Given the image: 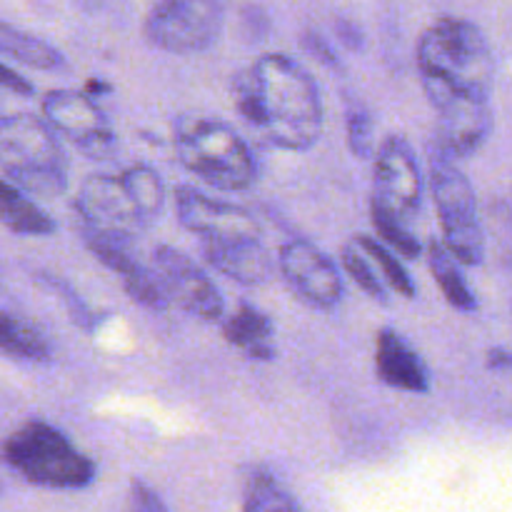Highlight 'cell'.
I'll return each instance as SVG.
<instances>
[{
	"label": "cell",
	"instance_id": "cell-13",
	"mask_svg": "<svg viewBox=\"0 0 512 512\" xmlns=\"http://www.w3.org/2000/svg\"><path fill=\"white\" fill-rule=\"evenodd\" d=\"M80 240L105 268L120 275V283H123V290L128 293L130 300H135V303L148 310L168 308L170 300L165 295L163 283H160L153 268L140 263L133 250V240L83 228V225H80Z\"/></svg>",
	"mask_w": 512,
	"mask_h": 512
},
{
	"label": "cell",
	"instance_id": "cell-5",
	"mask_svg": "<svg viewBox=\"0 0 512 512\" xmlns=\"http://www.w3.org/2000/svg\"><path fill=\"white\" fill-rule=\"evenodd\" d=\"M0 170L8 183L38 198L68 190V160L43 118L30 113L0 118Z\"/></svg>",
	"mask_w": 512,
	"mask_h": 512
},
{
	"label": "cell",
	"instance_id": "cell-28",
	"mask_svg": "<svg viewBox=\"0 0 512 512\" xmlns=\"http://www.w3.org/2000/svg\"><path fill=\"white\" fill-rule=\"evenodd\" d=\"M38 280L45 285V288L53 290V293L58 295L60 300H63L65 308H68V313H70V320H73L78 328H83V330H93L95 328L93 313H90L88 305H85L83 300L78 298V293H75V290L70 288L68 283H63V280L55 278V275H45V273H40Z\"/></svg>",
	"mask_w": 512,
	"mask_h": 512
},
{
	"label": "cell",
	"instance_id": "cell-19",
	"mask_svg": "<svg viewBox=\"0 0 512 512\" xmlns=\"http://www.w3.org/2000/svg\"><path fill=\"white\" fill-rule=\"evenodd\" d=\"M0 353L23 363L45 365L53 360V345L33 323L0 310Z\"/></svg>",
	"mask_w": 512,
	"mask_h": 512
},
{
	"label": "cell",
	"instance_id": "cell-7",
	"mask_svg": "<svg viewBox=\"0 0 512 512\" xmlns=\"http://www.w3.org/2000/svg\"><path fill=\"white\" fill-rule=\"evenodd\" d=\"M223 0H155L143 33L153 48L175 55L203 53L223 30Z\"/></svg>",
	"mask_w": 512,
	"mask_h": 512
},
{
	"label": "cell",
	"instance_id": "cell-11",
	"mask_svg": "<svg viewBox=\"0 0 512 512\" xmlns=\"http://www.w3.org/2000/svg\"><path fill=\"white\" fill-rule=\"evenodd\" d=\"M153 270L163 283L170 303L180 305L185 313L195 315L205 323H218L223 318L225 305L220 290L183 250L173 248V245H158L153 253Z\"/></svg>",
	"mask_w": 512,
	"mask_h": 512
},
{
	"label": "cell",
	"instance_id": "cell-35",
	"mask_svg": "<svg viewBox=\"0 0 512 512\" xmlns=\"http://www.w3.org/2000/svg\"><path fill=\"white\" fill-rule=\"evenodd\" d=\"M0 493H3V485H0Z\"/></svg>",
	"mask_w": 512,
	"mask_h": 512
},
{
	"label": "cell",
	"instance_id": "cell-10",
	"mask_svg": "<svg viewBox=\"0 0 512 512\" xmlns=\"http://www.w3.org/2000/svg\"><path fill=\"white\" fill-rule=\"evenodd\" d=\"M75 210L83 228L128 240L138 238L148 228V220L138 210L120 175H88L78 188Z\"/></svg>",
	"mask_w": 512,
	"mask_h": 512
},
{
	"label": "cell",
	"instance_id": "cell-1",
	"mask_svg": "<svg viewBox=\"0 0 512 512\" xmlns=\"http://www.w3.org/2000/svg\"><path fill=\"white\" fill-rule=\"evenodd\" d=\"M233 105L260 143L308 150L323 133V98L313 75L280 53H268L233 78Z\"/></svg>",
	"mask_w": 512,
	"mask_h": 512
},
{
	"label": "cell",
	"instance_id": "cell-30",
	"mask_svg": "<svg viewBox=\"0 0 512 512\" xmlns=\"http://www.w3.org/2000/svg\"><path fill=\"white\" fill-rule=\"evenodd\" d=\"M0 88L10 90L15 95H33L35 88L28 78H23L20 73H15L13 68H8L5 63H0Z\"/></svg>",
	"mask_w": 512,
	"mask_h": 512
},
{
	"label": "cell",
	"instance_id": "cell-14",
	"mask_svg": "<svg viewBox=\"0 0 512 512\" xmlns=\"http://www.w3.org/2000/svg\"><path fill=\"white\" fill-rule=\"evenodd\" d=\"M200 253L210 268L240 285H263L273 275V260L258 233L200 238Z\"/></svg>",
	"mask_w": 512,
	"mask_h": 512
},
{
	"label": "cell",
	"instance_id": "cell-23",
	"mask_svg": "<svg viewBox=\"0 0 512 512\" xmlns=\"http://www.w3.org/2000/svg\"><path fill=\"white\" fill-rule=\"evenodd\" d=\"M353 243L358 245L360 253L373 263V268H378L383 285L388 283L390 288L398 295H403V298H415L413 278H410V273L405 270V265L395 258V253H390L378 238H370V235H355Z\"/></svg>",
	"mask_w": 512,
	"mask_h": 512
},
{
	"label": "cell",
	"instance_id": "cell-25",
	"mask_svg": "<svg viewBox=\"0 0 512 512\" xmlns=\"http://www.w3.org/2000/svg\"><path fill=\"white\" fill-rule=\"evenodd\" d=\"M370 218H373L375 233H378L380 238L395 250V253L403 255V258L408 260L420 258L423 245H420V240L415 238V233L410 230V223H405V220H400L398 215L388 213V210H383L375 203H370Z\"/></svg>",
	"mask_w": 512,
	"mask_h": 512
},
{
	"label": "cell",
	"instance_id": "cell-16",
	"mask_svg": "<svg viewBox=\"0 0 512 512\" xmlns=\"http://www.w3.org/2000/svg\"><path fill=\"white\" fill-rule=\"evenodd\" d=\"M375 373L385 385L403 393H428L430 373L408 340L395 330L383 328L375 340Z\"/></svg>",
	"mask_w": 512,
	"mask_h": 512
},
{
	"label": "cell",
	"instance_id": "cell-2",
	"mask_svg": "<svg viewBox=\"0 0 512 512\" xmlns=\"http://www.w3.org/2000/svg\"><path fill=\"white\" fill-rule=\"evenodd\" d=\"M418 70L438 115L468 105H490L495 58L483 30L470 20H435L420 35Z\"/></svg>",
	"mask_w": 512,
	"mask_h": 512
},
{
	"label": "cell",
	"instance_id": "cell-32",
	"mask_svg": "<svg viewBox=\"0 0 512 512\" xmlns=\"http://www.w3.org/2000/svg\"><path fill=\"white\" fill-rule=\"evenodd\" d=\"M488 368L490 370H508L512 373V353L510 350H503V348H493L488 353Z\"/></svg>",
	"mask_w": 512,
	"mask_h": 512
},
{
	"label": "cell",
	"instance_id": "cell-4",
	"mask_svg": "<svg viewBox=\"0 0 512 512\" xmlns=\"http://www.w3.org/2000/svg\"><path fill=\"white\" fill-rule=\"evenodd\" d=\"M0 463L30 485L83 490L95 480V463L68 435L45 420H25L0 443Z\"/></svg>",
	"mask_w": 512,
	"mask_h": 512
},
{
	"label": "cell",
	"instance_id": "cell-26",
	"mask_svg": "<svg viewBox=\"0 0 512 512\" xmlns=\"http://www.w3.org/2000/svg\"><path fill=\"white\" fill-rule=\"evenodd\" d=\"M345 135H348V148L355 158L370 160L378 150L373 113L358 100H350L348 110H345Z\"/></svg>",
	"mask_w": 512,
	"mask_h": 512
},
{
	"label": "cell",
	"instance_id": "cell-21",
	"mask_svg": "<svg viewBox=\"0 0 512 512\" xmlns=\"http://www.w3.org/2000/svg\"><path fill=\"white\" fill-rule=\"evenodd\" d=\"M0 55H8L35 70H60L65 65L63 53L58 48L45 43L43 38H35V35L5 23V20H0Z\"/></svg>",
	"mask_w": 512,
	"mask_h": 512
},
{
	"label": "cell",
	"instance_id": "cell-3",
	"mask_svg": "<svg viewBox=\"0 0 512 512\" xmlns=\"http://www.w3.org/2000/svg\"><path fill=\"white\" fill-rule=\"evenodd\" d=\"M173 148L180 165L215 190L240 193L258 178V163L250 145L220 118L178 115L173 120Z\"/></svg>",
	"mask_w": 512,
	"mask_h": 512
},
{
	"label": "cell",
	"instance_id": "cell-31",
	"mask_svg": "<svg viewBox=\"0 0 512 512\" xmlns=\"http://www.w3.org/2000/svg\"><path fill=\"white\" fill-rule=\"evenodd\" d=\"M305 45H308V50L313 55H318L320 60H325V63H330V65H338V60H335V55H333V50L328 48V43H325L323 38H320V35H313V33H308L305 35Z\"/></svg>",
	"mask_w": 512,
	"mask_h": 512
},
{
	"label": "cell",
	"instance_id": "cell-8",
	"mask_svg": "<svg viewBox=\"0 0 512 512\" xmlns=\"http://www.w3.org/2000/svg\"><path fill=\"white\" fill-rule=\"evenodd\" d=\"M43 120L90 160H108L118 148L115 130L103 110L78 90H50L43 98Z\"/></svg>",
	"mask_w": 512,
	"mask_h": 512
},
{
	"label": "cell",
	"instance_id": "cell-27",
	"mask_svg": "<svg viewBox=\"0 0 512 512\" xmlns=\"http://www.w3.org/2000/svg\"><path fill=\"white\" fill-rule=\"evenodd\" d=\"M340 260H343L345 273L358 283V288L363 290V293H368L370 298L378 300V303H385V300H388V290H385L378 270H375L373 263L360 253L358 245L355 243L343 245V250H340Z\"/></svg>",
	"mask_w": 512,
	"mask_h": 512
},
{
	"label": "cell",
	"instance_id": "cell-17",
	"mask_svg": "<svg viewBox=\"0 0 512 512\" xmlns=\"http://www.w3.org/2000/svg\"><path fill=\"white\" fill-rule=\"evenodd\" d=\"M223 335L233 348L245 353V358L270 363L275 360V325L268 315L255 305H238L230 318H225Z\"/></svg>",
	"mask_w": 512,
	"mask_h": 512
},
{
	"label": "cell",
	"instance_id": "cell-34",
	"mask_svg": "<svg viewBox=\"0 0 512 512\" xmlns=\"http://www.w3.org/2000/svg\"><path fill=\"white\" fill-rule=\"evenodd\" d=\"M0 118H3V110H0Z\"/></svg>",
	"mask_w": 512,
	"mask_h": 512
},
{
	"label": "cell",
	"instance_id": "cell-22",
	"mask_svg": "<svg viewBox=\"0 0 512 512\" xmlns=\"http://www.w3.org/2000/svg\"><path fill=\"white\" fill-rule=\"evenodd\" d=\"M240 512H303V508L273 473L258 468L248 475Z\"/></svg>",
	"mask_w": 512,
	"mask_h": 512
},
{
	"label": "cell",
	"instance_id": "cell-6",
	"mask_svg": "<svg viewBox=\"0 0 512 512\" xmlns=\"http://www.w3.org/2000/svg\"><path fill=\"white\" fill-rule=\"evenodd\" d=\"M428 165L445 250L458 263L480 265L485 258V235L473 185L458 168V160L450 158L438 143L428 145Z\"/></svg>",
	"mask_w": 512,
	"mask_h": 512
},
{
	"label": "cell",
	"instance_id": "cell-24",
	"mask_svg": "<svg viewBox=\"0 0 512 512\" xmlns=\"http://www.w3.org/2000/svg\"><path fill=\"white\" fill-rule=\"evenodd\" d=\"M120 180L125 183L128 193L133 195L135 205L143 213V218L148 220V225L153 223L165 208V185L160 175L150 165H133V168L120 173Z\"/></svg>",
	"mask_w": 512,
	"mask_h": 512
},
{
	"label": "cell",
	"instance_id": "cell-15",
	"mask_svg": "<svg viewBox=\"0 0 512 512\" xmlns=\"http://www.w3.org/2000/svg\"><path fill=\"white\" fill-rule=\"evenodd\" d=\"M175 208L183 228L198 238H215V235L258 233V223L245 208L225 200L208 198L190 185L175 188Z\"/></svg>",
	"mask_w": 512,
	"mask_h": 512
},
{
	"label": "cell",
	"instance_id": "cell-29",
	"mask_svg": "<svg viewBox=\"0 0 512 512\" xmlns=\"http://www.w3.org/2000/svg\"><path fill=\"white\" fill-rule=\"evenodd\" d=\"M130 512H168V510H165V505L160 503V498L148 488V485L135 480V483L130 485Z\"/></svg>",
	"mask_w": 512,
	"mask_h": 512
},
{
	"label": "cell",
	"instance_id": "cell-20",
	"mask_svg": "<svg viewBox=\"0 0 512 512\" xmlns=\"http://www.w3.org/2000/svg\"><path fill=\"white\" fill-rule=\"evenodd\" d=\"M428 263L435 283H438L445 300H448L455 310H463V313L478 310V298H475V293L470 290L468 280H465L463 270H460V263L445 250V245L440 243V240H430L428 243Z\"/></svg>",
	"mask_w": 512,
	"mask_h": 512
},
{
	"label": "cell",
	"instance_id": "cell-18",
	"mask_svg": "<svg viewBox=\"0 0 512 512\" xmlns=\"http://www.w3.org/2000/svg\"><path fill=\"white\" fill-rule=\"evenodd\" d=\"M0 225L10 233L30 235V238H45L58 228L40 205H35L23 190L3 178H0Z\"/></svg>",
	"mask_w": 512,
	"mask_h": 512
},
{
	"label": "cell",
	"instance_id": "cell-9",
	"mask_svg": "<svg viewBox=\"0 0 512 512\" xmlns=\"http://www.w3.org/2000/svg\"><path fill=\"white\" fill-rule=\"evenodd\" d=\"M388 213L410 223L423 203V173L413 148L400 135H388L375 150L373 200Z\"/></svg>",
	"mask_w": 512,
	"mask_h": 512
},
{
	"label": "cell",
	"instance_id": "cell-12",
	"mask_svg": "<svg viewBox=\"0 0 512 512\" xmlns=\"http://www.w3.org/2000/svg\"><path fill=\"white\" fill-rule=\"evenodd\" d=\"M278 268L285 283L310 308L333 310L343 300V278L333 260L308 240H290L280 248Z\"/></svg>",
	"mask_w": 512,
	"mask_h": 512
},
{
	"label": "cell",
	"instance_id": "cell-33",
	"mask_svg": "<svg viewBox=\"0 0 512 512\" xmlns=\"http://www.w3.org/2000/svg\"><path fill=\"white\" fill-rule=\"evenodd\" d=\"M338 33H340V38H343L345 43L350 45V48H358V45H360V33L350 23H343V20H340Z\"/></svg>",
	"mask_w": 512,
	"mask_h": 512
}]
</instances>
